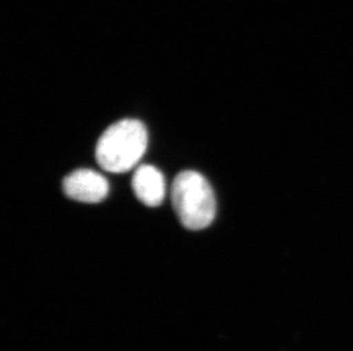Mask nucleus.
Here are the masks:
<instances>
[{
    "instance_id": "obj_1",
    "label": "nucleus",
    "mask_w": 353,
    "mask_h": 351,
    "mask_svg": "<svg viewBox=\"0 0 353 351\" xmlns=\"http://www.w3.org/2000/svg\"><path fill=\"white\" fill-rule=\"evenodd\" d=\"M148 131L139 120L125 119L109 127L97 142L95 156L105 171L123 173L133 169L147 151Z\"/></svg>"
},
{
    "instance_id": "obj_2",
    "label": "nucleus",
    "mask_w": 353,
    "mask_h": 351,
    "mask_svg": "<svg viewBox=\"0 0 353 351\" xmlns=\"http://www.w3.org/2000/svg\"><path fill=\"white\" fill-rule=\"evenodd\" d=\"M172 203L181 224L190 231L206 228L216 213V200L207 179L187 170L174 179Z\"/></svg>"
},
{
    "instance_id": "obj_3",
    "label": "nucleus",
    "mask_w": 353,
    "mask_h": 351,
    "mask_svg": "<svg viewBox=\"0 0 353 351\" xmlns=\"http://www.w3.org/2000/svg\"><path fill=\"white\" fill-rule=\"evenodd\" d=\"M63 191L68 198L79 202L99 203L107 198L109 182L94 170L79 169L63 179Z\"/></svg>"
},
{
    "instance_id": "obj_4",
    "label": "nucleus",
    "mask_w": 353,
    "mask_h": 351,
    "mask_svg": "<svg viewBox=\"0 0 353 351\" xmlns=\"http://www.w3.org/2000/svg\"><path fill=\"white\" fill-rule=\"evenodd\" d=\"M132 187L137 199L148 206H158L166 195L163 173L152 166L137 168L132 179Z\"/></svg>"
}]
</instances>
